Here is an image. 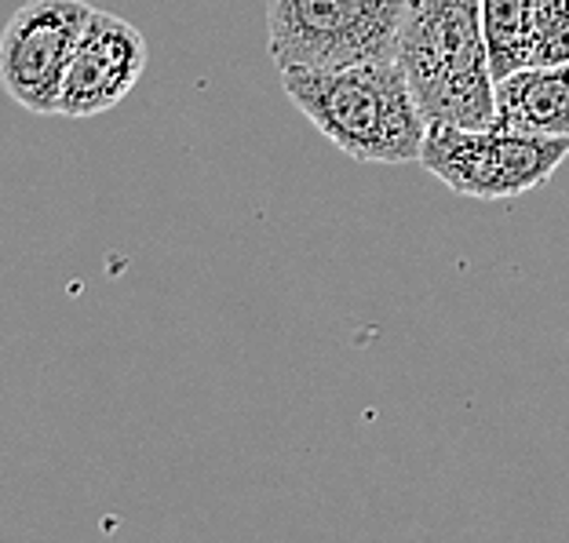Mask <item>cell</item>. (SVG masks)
Masks as SVG:
<instances>
[{"label":"cell","instance_id":"obj_4","mask_svg":"<svg viewBox=\"0 0 569 543\" xmlns=\"http://www.w3.org/2000/svg\"><path fill=\"white\" fill-rule=\"evenodd\" d=\"M569 158V135H529L503 124H427L423 172L475 201H508L540 190Z\"/></svg>","mask_w":569,"mask_h":543},{"label":"cell","instance_id":"obj_1","mask_svg":"<svg viewBox=\"0 0 569 543\" xmlns=\"http://www.w3.org/2000/svg\"><path fill=\"white\" fill-rule=\"evenodd\" d=\"M284 95L361 164H420L427 118L398 59L340 70H281Z\"/></svg>","mask_w":569,"mask_h":543},{"label":"cell","instance_id":"obj_2","mask_svg":"<svg viewBox=\"0 0 569 543\" xmlns=\"http://www.w3.org/2000/svg\"><path fill=\"white\" fill-rule=\"evenodd\" d=\"M395 59L427 124H493L497 81L486 56L482 0H409Z\"/></svg>","mask_w":569,"mask_h":543},{"label":"cell","instance_id":"obj_3","mask_svg":"<svg viewBox=\"0 0 569 543\" xmlns=\"http://www.w3.org/2000/svg\"><path fill=\"white\" fill-rule=\"evenodd\" d=\"M409 0H270L267 51L281 70L395 59Z\"/></svg>","mask_w":569,"mask_h":543},{"label":"cell","instance_id":"obj_7","mask_svg":"<svg viewBox=\"0 0 569 543\" xmlns=\"http://www.w3.org/2000/svg\"><path fill=\"white\" fill-rule=\"evenodd\" d=\"M493 124L529 135H569V62L526 67L497 81Z\"/></svg>","mask_w":569,"mask_h":543},{"label":"cell","instance_id":"obj_9","mask_svg":"<svg viewBox=\"0 0 569 543\" xmlns=\"http://www.w3.org/2000/svg\"><path fill=\"white\" fill-rule=\"evenodd\" d=\"M533 8V44L529 67H559L569 62V0H529Z\"/></svg>","mask_w":569,"mask_h":543},{"label":"cell","instance_id":"obj_5","mask_svg":"<svg viewBox=\"0 0 569 543\" xmlns=\"http://www.w3.org/2000/svg\"><path fill=\"white\" fill-rule=\"evenodd\" d=\"M92 16L88 0H30L0 33V88L30 113H59L73 48Z\"/></svg>","mask_w":569,"mask_h":543},{"label":"cell","instance_id":"obj_8","mask_svg":"<svg viewBox=\"0 0 569 543\" xmlns=\"http://www.w3.org/2000/svg\"><path fill=\"white\" fill-rule=\"evenodd\" d=\"M533 8L529 0H482V37L493 81L529 67L533 44Z\"/></svg>","mask_w":569,"mask_h":543},{"label":"cell","instance_id":"obj_6","mask_svg":"<svg viewBox=\"0 0 569 543\" xmlns=\"http://www.w3.org/2000/svg\"><path fill=\"white\" fill-rule=\"evenodd\" d=\"M147 37L128 19L92 8L62 81V118H99L139 84L147 70Z\"/></svg>","mask_w":569,"mask_h":543}]
</instances>
